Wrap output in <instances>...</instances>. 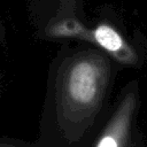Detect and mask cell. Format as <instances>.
Instances as JSON below:
<instances>
[{
  "instance_id": "7a4b0ae2",
  "label": "cell",
  "mask_w": 147,
  "mask_h": 147,
  "mask_svg": "<svg viewBox=\"0 0 147 147\" xmlns=\"http://www.w3.org/2000/svg\"><path fill=\"white\" fill-rule=\"evenodd\" d=\"M95 41L109 52H117L123 47V39L121 36L108 25H100L94 31Z\"/></svg>"
},
{
  "instance_id": "277c9868",
  "label": "cell",
  "mask_w": 147,
  "mask_h": 147,
  "mask_svg": "<svg viewBox=\"0 0 147 147\" xmlns=\"http://www.w3.org/2000/svg\"><path fill=\"white\" fill-rule=\"evenodd\" d=\"M0 147H13V146L7 145V144H0Z\"/></svg>"
},
{
  "instance_id": "6da1fadb",
  "label": "cell",
  "mask_w": 147,
  "mask_h": 147,
  "mask_svg": "<svg viewBox=\"0 0 147 147\" xmlns=\"http://www.w3.org/2000/svg\"><path fill=\"white\" fill-rule=\"evenodd\" d=\"M100 70L90 61L78 62L70 71L68 92L70 98L82 105L91 103L99 90Z\"/></svg>"
},
{
  "instance_id": "3957f363",
  "label": "cell",
  "mask_w": 147,
  "mask_h": 147,
  "mask_svg": "<svg viewBox=\"0 0 147 147\" xmlns=\"http://www.w3.org/2000/svg\"><path fill=\"white\" fill-rule=\"evenodd\" d=\"M98 147H118V144H117V140L114 137L107 134L100 140Z\"/></svg>"
}]
</instances>
